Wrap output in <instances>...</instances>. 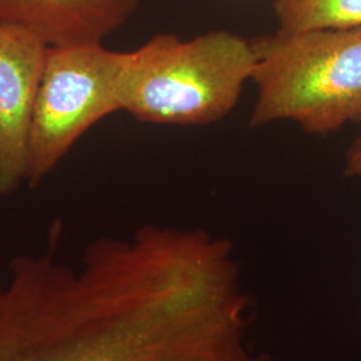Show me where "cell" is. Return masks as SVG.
<instances>
[{
  "instance_id": "6da1fadb",
  "label": "cell",
  "mask_w": 361,
  "mask_h": 361,
  "mask_svg": "<svg viewBox=\"0 0 361 361\" xmlns=\"http://www.w3.org/2000/svg\"><path fill=\"white\" fill-rule=\"evenodd\" d=\"M19 255L0 289V361H258L225 298L154 241L102 237L80 264Z\"/></svg>"
},
{
  "instance_id": "7a4b0ae2",
  "label": "cell",
  "mask_w": 361,
  "mask_h": 361,
  "mask_svg": "<svg viewBox=\"0 0 361 361\" xmlns=\"http://www.w3.org/2000/svg\"><path fill=\"white\" fill-rule=\"evenodd\" d=\"M255 66L253 42L226 30L155 35L128 51L121 111L153 125L216 123L237 106Z\"/></svg>"
},
{
  "instance_id": "3957f363",
  "label": "cell",
  "mask_w": 361,
  "mask_h": 361,
  "mask_svg": "<svg viewBox=\"0 0 361 361\" xmlns=\"http://www.w3.org/2000/svg\"><path fill=\"white\" fill-rule=\"evenodd\" d=\"M250 126L290 121L310 135L361 123V27L252 39Z\"/></svg>"
},
{
  "instance_id": "277c9868",
  "label": "cell",
  "mask_w": 361,
  "mask_h": 361,
  "mask_svg": "<svg viewBox=\"0 0 361 361\" xmlns=\"http://www.w3.org/2000/svg\"><path fill=\"white\" fill-rule=\"evenodd\" d=\"M126 55L104 43L49 47L30 128L28 186L44 180L87 130L121 111Z\"/></svg>"
},
{
  "instance_id": "5b68a950",
  "label": "cell",
  "mask_w": 361,
  "mask_h": 361,
  "mask_svg": "<svg viewBox=\"0 0 361 361\" xmlns=\"http://www.w3.org/2000/svg\"><path fill=\"white\" fill-rule=\"evenodd\" d=\"M47 52L32 32L0 23V195L27 180L30 128Z\"/></svg>"
},
{
  "instance_id": "8992f818",
  "label": "cell",
  "mask_w": 361,
  "mask_h": 361,
  "mask_svg": "<svg viewBox=\"0 0 361 361\" xmlns=\"http://www.w3.org/2000/svg\"><path fill=\"white\" fill-rule=\"evenodd\" d=\"M141 0H0V23L20 27L49 47L102 43L128 23Z\"/></svg>"
},
{
  "instance_id": "52a82bcc",
  "label": "cell",
  "mask_w": 361,
  "mask_h": 361,
  "mask_svg": "<svg viewBox=\"0 0 361 361\" xmlns=\"http://www.w3.org/2000/svg\"><path fill=\"white\" fill-rule=\"evenodd\" d=\"M280 34L361 27V0H273Z\"/></svg>"
},
{
  "instance_id": "ba28073f",
  "label": "cell",
  "mask_w": 361,
  "mask_h": 361,
  "mask_svg": "<svg viewBox=\"0 0 361 361\" xmlns=\"http://www.w3.org/2000/svg\"><path fill=\"white\" fill-rule=\"evenodd\" d=\"M345 177H361V137L353 141L345 153L344 161Z\"/></svg>"
},
{
  "instance_id": "9c48e42d",
  "label": "cell",
  "mask_w": 361,
  "mask_h": 361,
  "mask_svg": "<svg viewBox=\"0 0 361 361\" xmlns=\"http://www.w3.org/2000/svg\"><path fill=\"white\" fill-rule=\"evenodd\" d=\"M0 289H1V285H0Z\"/></svg>"
}]
</instances>
